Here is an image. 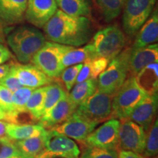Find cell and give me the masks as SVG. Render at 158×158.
<instances>
[{
    "instance_id": "1",
    "label": "cell",
    "mask_w": 158,
    "mask_h": 158,
    "mask_svg": "<svg viewBox=\"0 0 158 158\" xmlns=\"http://www.w3.org/2000/svg\"><path fill=\"white\" fill-rule=\"evenodd\" d=\"M51 42L77 47L86 44L92 37V23L87 17H73L58 9L43 27Z\"/></svg>"
},
{
    "instance_id": "2",
    "label": "cell",
    "mask_w": 158,
    "mask_h": 158,
    "mask_svg": "<svg viewBox=\"0 0 158 158\" xmlns=\"http://www.w3.org/2000/svg\"><path fill=\"white\" fill-rule=\"evenodd\" d=\"M6 40L19 62L27 64L45 44V37L37 29L21 26L10 32Z\"/></svg>"
},
{
    "instance_id": "3",
    "label": "cell",
    "mask_w": 158,
    "mask_h": 158,
    "mask_svg": "<svg viewBox=\"0 0 158 158\" xmlns=\"http://www.w3.org/2000/svg\"><path fill=\"white\" fill-rule=\"evenodd\" d=\"M131 48L122 50L110 61L103 72L97 78V89L103 93L115 94L128 76V62Z\"/></svg>"
},
{
    "instance_id": "4",
    "label": "cell",
    "mask_w": 158,
    "mask_h": 158,
    "mask_svg": "<svg viewBox=\"0 0 158 158\" xmlns=\"http://www.w3.org/2000/svg\"><path fill=\"white\" fill-rule=\"evenodd\" d=\"M89 43L93 59L102 57L110 61L123 50L126 38L119 27L110 25L98 31Z\"/></svg>"
},
{
    "instance_id": "5",
    "label": "cell",
    "mask_w": 158,
    "mask_h": 158,
    "mask_svg": "<svg viewBox=\"0 0 158 158\" xmlns=\"http://www.w3.org/2000/svg\"><path fill=\"white\" fill-rule=\"evenodd\" d=\"M75 47L45 41V44L37 51L31 62L42 72L51 78L60 76L64 68L62 64L63 56Z\"/></svg>"
},
{
    "instance_id": "6",
    "label": "cell",
    "mask_w": 158,
    "mask_h": 158,
    "mask_svg": "<svg viewBox=\"0 0 158 158\" xmlns=\"http://www.w3.org/2000/svg\"><path fill=\"white\" fill-rule=\"evenodd\" d=\"M146 95L136 84L135 78L129 77L114 94L110 118H128Z\"/></svg>"
},
{
    "instance_id": "7",
    "label": "cell",
    "mask_w": 158,
    "mask_h": 158,
    "mask_svg": "<svg viewBox=\"0 0 158 158\" xmlns=\"http://www.w3.org/2000/svg\"><path fill=\"white\" fill-rule=\"evenodd\" d=\"M157 0H124L123 28L129 36H133L151 15Z\"/></svg>"
},
{
    "instance_id": "8",
    "label": "cell",
    "mask_w": 158,
    "mask_h": 158,
    "mask_svg": "<svg viewBox=\"0 0 158 158\" xmlns=\"http://www.w3.org/2000/svg\"><path fill=\"white\" fill-rule=\"evenodd\" d=\"M114 96L97 89L79 105L76 111L97 124L107 121L111 116Z\"/></svg>"
},
{
    "instance_id": "9",
    "label": "cell",
    "mask_w": 158,
    "mask_h": 158,
    "mask_svg": "<svg viewBox=\"0 0 158 158\" xmlns=\"http://www.w3.org/2000/svg\"><path fill=\"white\" fill-rule=\"evenodd\" d=\"M118 146L120 150L130 151L137 154L143 152L147 141V133L139 124L129 118L119 119Z\"/></svg>"
},
{
    "instance_id": "10",
    "label": "cell",
    "mask_w": 158,
    "mask_h": 158,
    "mask_svg": "<svg viewBox=\"0 0 158 158\" xmlns=\"http://www.w3.org/2000/svg\"><path fill=\"white\" fill-rule=\"evenodd\" d=\"M80 149L76 142L63 134L48 130L44 151L38 157L43 158H78Z\"/></svg>"
},
{
    "instance_id": "11",
    "label": "cell",
    "mask_w": 158,
    "mask_h": 158,
    "mask_svg": "<svg viewBox=\"0 0 158 158\" xmlns=\"http://www.w3.org/2000/svg\"><path fill=\"white\" fill-rule=\"evenodd\" d=\"M119 120L110 118L94 130L84 141L86 147H97L116 149L119 152L118 129Z\"/></svg>"
},
{
    "instance_id": "12",
    "label": "cell",
    "mask_w": 158,
    "mask_h": 158,
    "mask_svg": "<svg viewBox=\"0 0 158 158\" xmlns=\"http://www.w3.org/2000/svg\"><path fill=\"white\" fill-rule=\"evenodd\" d=\"M98 124L75 111L68 119L51 130L78 142H84Z\"/></svg>"
},
{
    "instance_id": "13",
    "label": "cell",
    "mask_w": 158,
    "mask_h": 158,
    "mask_svg": "<svg viewBox=\"0 0 158 158\" xmlns=\"http://www.w3.org/2000/svg\"><path fill=\"white\" fill-rule=\"evenodd\" d=\"M57 10L56 0H28L25 19L37 28H43Z\"/></svg>"
},
{
    "instance_id": "14",
    "label": "cell",
    "mask_w": 158,
    "mask_h": 158,
    "mask_svg": "<svg viewBox=\"0 0 158 158\" xmlns=\"http://www.w3.org/2000/svg\"><path fill=\"white\" fill-rule=\"evenodd\" d=\"M13 68L20 84L23 86L37 89L54 81V78L46 76L33 64L14 63Z\"/></svg>"
},
{
    "instance_id": "15",
    "label": "cell",
    "mask_w": 158,
    "mask_h": 158,
    "mask_svg": "<svg viewBox=\"0 0 158 158\" xmlns=\"http://www.w3.org/2000/svg\"><path fill=\"white\" fill-rule=\"evenodd\" d=\"M157 94L145 96L128 118L139 124L146 132L149 131L155 120L157 110Z\"/></svg>"
},
{
    "instance_id": "16",
    "label": "cell",
    "mask_w": 158,
    "mask_h": 158,
    "mask_svg": "<svg viewBox=\"0 0 158 158\" xmlns=\"http://www.w3.org/2000/svg\"><path fill=\"white\" fill-rule=\"evenodd\" d=\"M157 62V43H153L135 50L131 49L128 62V76H130V77H135L144 67Z\"/></svg>"
},
{
    "instance_id": "17",
    "label": "cell",
    "mask_w": 158,
    "mask_h": 158,
    "mask_svg": "<svg viewBox=\"0 0 158 158\" xmlns=\"http://www.w3.org/2000/svg\"><path fill=\"white\" fill-rule=\"evenodd\" d=\"M77 106L70 100L68 94L62 98L48 113L40 119V124L45 129H51L62 123L76 111Z\"/></svg>"
},
{
    "instance_id": "18",
    "label": "cell",
    "mask_w": 158,
    "mask_h": 158,
    "mask_svg": "<svg viewBox=\"0 0 158 158\" xmlns=\"http://www.w3.org/2000/svg\"><path fill=\"white\" fill-rule=\"evenodd\" d=\"M28 0H0V19L6 26L23 22Z\"/></svg>"
},
{
    "instance_id": "19",
    "label": "cell",
    "mask_w": 158,
    "mask_h": 158,
    "mask_svg": "<svg viewBox=\"0 0 158 158\" xmlns=\"http://www.w3.org/2000/svg\"><path fill=\"white\" fill-rule=\"evenodd\" d=\"M158 40V13L156 9L138 31L132 50L141 48L147 45L157 43Z\"/></svg>"
},
{
    "instance_id": "20",
    "label": "cell",
    "mask_w": 158,
    "mask_h": 158,
    "mask_svg": "<svg viewBox=\"0 0 158 158\" xmlns=\"http://www.w3.org/2000/svg\"><path fill=\"white\" fill-rule=\"evenodd\" d=\"M48 130H45L39 135L15 141L20 156L23 158H36L43 153L45 147Z\"/></svg>"
},
{
    "instance_id": "21",
    "label": "cell",
    "mask_w": 158,
    "mask_h": 158,
    "mask_svg": "<svg viewBox=\"0 0 158 158\" xmlns=\"http://www.w3.org/2000/svg\"><path fill=\"white\" fill-rule=\"evenodd\" d=\"M136 84L148 95L157 94L158 63L147 65L134 77Z\"/></svg>"
},
{
    "instance_id": "22",
    "label": "cell",
    "mask_w": 158,
    "mask_h": 158,
    "mask_svg": "<svg viewBox=\"0 0 158 158\" xmlns=\"http://www.w3.org/2000/svg\"><path fill=\"white\" fill-rule=\"evenodd\" d=\"M44 131L45 129L40 124L8 123L6 135L13 141H19L39 135Z\"/></svg>"
},
{
    "instance_id": "23",
    "label": "cell",
    "mask_w": 158,
    "mask_h": 158,
    "mask_svg": "<svg viewBox=\"0 0 158 158\" xmlns=\"http://www.w3.org/2000/svg\"><path fill=\"white\" fill-rule=\"evenodd\" d=\"M57 7L65 14L73 17H86L90 14L88 0H56Z\"/></svg>"
},
{
    "instance_id": "24",
    "label": "cell",
    "mask_w": 158,
    "mask_h": 158,
    "mask_svg": "<svg viewBox=\"0 0 158 158\" xmlns=\"http://www.w3.org/2000/svg\"><path fill=\"white\" fill-rule=\"evenodd\" d=\"M45 86L35 89L26 105V111L33 119L40 121L43 116Z\"/></svg>"
},
{
    "instance_id": "25",
    "label": "cell",
    "mask_w": 158,
    "mask_h": 158,
    "mask_svg": "<svg viewBox=\"0 0 158 158\" xmlns=\"http://www.w3.org/2000/svg\"><path fill=\"white\" fill-rule=\"evenodd\" d=\"M97 90V79L89 78L76 84L68 97L76 106H78L86 100Z\"/></svg>"
},
{
    "instance_id": "26",
    "label": "cell",
    "mask_w": 158,
    "mask_h": 158,
    "mask_svg": "<svg viewBox=\"0 0 158 158\" xmlns=\"http://www.w3.org/2000/svg\"><path fill=\"white\" fill-rule=\"evenodd\" d=\"M92 49L90 43L79 48H73L63 56L62 64L64 70L68 67L84 63L87 60H92Z\"/></svg>"
},
{
    "instance_id": "27",
    "label": "cell",
    "mask_w": 158,
    "mask_h": 158,
    "mask_svg": "<svg viewBox=\"0 0 158 158\" xmlns=\"http://www.w3.org/2000/svg\"><path fill=\"white\" fill-rule=\"evenodd\" d=\"M35 89L22 86L21 88L13 92L12 96V104L13 108V122L16 124L17 118L22 114L27 113L26 111V105L30 98L31 93Z\"/></svg>"
},
{
    "instance_id": "28",
    "label": "cell",
    "mask_w": 158,
    "mask_h": 158,
    "mask_svg": "<svg viewBox=\"0 0 158 158\" xmlns=\"http://www.w3.org/2000/svg\"><path fill=\"white\" fill-rule=\"evenodd\" d=\"M94 2L105 21L110 22L121 14L124 0H94Z\"/></svg>"
},
{
    "instance_id": "29",
    "label": "cell",
    "mask_w": 158,
    "mask_h": 158,
    "mask_svg": "<svg viewBox=\"0 0 158 158\" xmlns=\"http://www.w3.org/2000/svg\"><path fill=\"white\" fill-rule=\"evenodd\" d=\"M68 94L66 90L59 84L51 83L50 84L46 85L44 107H43V116L48 113Z\"/></svg>"
},
{
    "instance_id": "30",
    "label": "cell",
    "mask_w": 158,
    "mask_h": 158,
    "mask_svg": "<svg viewBox=\"0 0 158 158\" xmlns=\"http://www.w3.org/2000/svg\"><path fill=\"white\" fill-rule=\"evenodd\" d=\"M149 132L147 136L146 147L143 152L146 158L155 157L158 153V121L157 118L154 121L149 128Z\"/></svg>"
},
{
    "instance_id": "31",
    "label": "cell",
    "mask_w": 158,
    "mask_h": 158,
    "mask_svg": "<svg viewBox=\"0 0 158 158\" xmlns=\"http://www.w3.org/2000/svg\"><path fill=\"white\" fill-rule=\"evenodd\" d=\"M118 151L97 147H86L80 158H118Z\"/></svg>"
},
{
    "instance_id": "32",
    "label": "cell",
    "mask_w": 158,
    "mask_h": 158,
    "mask_svg": "<svg viewBox=\"0 0 158 158\" xmlns=\"http://www.w3.org/2000/svg\"><path fill=\"white\" fill-rule=\"evenodd\" d=\"M84 63L78 64L66 68L60 75L61 79L64 83L67 91H70L76 84V80L78 74L82 68Z\"/></svg>"
},
{
    "instance_id": "33",
    "label": "cell",
    "mask_w": 158,
    "mask_h": 158,
    "mask_svg": "<svg viewBox=\"0 0 158 158\" xmlns=\"http://www.w3.org/2000/svg\"><path fill=\"white\" fill-rule=\"evenodd\" d=\"M20 155L15 141L7 135L0 138V158H12Z\"/></svg>"
},
{
    "instance_id": "34",
    "label": "cell",
    "mask_w": 158,
    "mask_h": 158,
    "mask_svg": "<svg viewBox=\"0 0 158 158\" xmlns=\"http://www.w3.org/2000/svg\"><path fill=\"white\" fill-rule=\"evenodd\" d=\"M12 96L13 92L10 90L0 85V108L8 114L10 117L9 123L13 122V108L12 104Z\"/></svg>"
},
{
    "instance_id": "35",
    "label": "cell",
    "mask_w": 158,
    "mask_h": 158,
    "mask_svg": "<svg viewBox=\"0 0 158 158\" xmlns=\"http://www.w3.org/2000/svg\"><path fill=\"white\" fill-rule=\"evenodd\" d=\"M13 64H14V62L12 63L8 73L6 75L5 78H3L0 81V85L4 86V87L8 89L12 92H15V91L23 86L22 85L20 84L19 79H18L16 75H15Z\"/></svg>"
},
{
    "instance_id": "36",
    "label": "cell",
    "mask_w": 158,
    "mask_h": 158,
    "mask_svg": "<svg viewBox=\"0 0 158 158\" xmlns=\"http://www.w3.org/2000/svg\"><path fill=\"white\" fill-rule=\"evenodd\" d=\"M110 60L106 58H96L90 61L91 78L97 79L101 73L106 70L109 64Z\"/></svg>"
},
{
    "instance_id": "37",
    "label": "cell",
    "mask_w": 158,
    "mask_h": 158,
    "mask_svg": "<svg viewBox=\"0 0 158 158\" xmlns=\"http://www.w3.org/2000/svg\"><path fill=\"white\" fill-rule=\"evenodd\" d=\"M90 61L91 60H87L84 63L82 68L81 69L80 72H79L76 78V84H78V83L83 82L87 79L91 78Z\"/></svg>"
},
{
    "instance_id": "38",
    "label": "cell",
    "mask_w": 158,
    "mask_h": 158,
    "mask_svg": "<svg viewBox=\"0 0 158 158\" xmlns=\"http://www.w3.org/2000/svg\"><path fill=\"white\" fill-rule=\"evenodd\" d=\"M13 58V54L5 44L0 43V64H5Z\"/></svg>"
},
{
    "instance_id": "39",
    "label": "cell",
    "mask_w": 158,
    "mask_h": 158,
    "mask_svg": "<svg viewBox=\"0 0 158 158\" xmlns=\"http://www.w3.org/2000/svg\"><path fill=\"white\" fill-rule=\"evenodd\" d=\"M118 158H146L141 154H137L130 151H125V150H120L118 152Z\"/></svg>"
},
{
    "instance_id": "40",
    "label": "cell",
    "mask_w": 158,
    "mask_h": 158,
    "mask_svg": "<svg viewBox=\"0 0 158 158\" xmlns=\"http://www.w3.org/2000/svg\"><path fill=\"white\" fill-rule=\"evenodd\" d=\"M12 63L13 62H10L8 64H0V81L3 78H5L6 75L8 73Z\"/></svg>"
},
{
    "instance_id": "41",
    "label": "cell",
    "mask_w": 158,
    "mask_h": 158,
    "mask_svg": "<svg viewBox=\"0 0 158 158\" xmlns=\"http://www.w3.org/2000/svg\"><path fill=\"white\" fill-rule=\"evenodd\" d=\"M6 25L0 19V43L5 44L6 42V31H5Z\"/></svg>"
},
{
    "instance_id": "42",
    "label": "cell",
    "mask_w": 158,
    "mask_h": 158,
    "mask_svg": "<svg viewBox=\"0 0 158 158\" xmlns=\"http://www.w3.org/2000/svg\"><path fill=\"white\" fill-rule=\"evenodd\" d=\"M9 122L4 120H0V138L6 136V131H7V127Z\"/></svg>"
},
{
    "instance_id": "43",
    "label": "cell",
    "mask_w": 158,
    "mask_h": 158,
    "mask_svg": "<svg viewBox=\"0 0 158 158\" xmlns=\"http://www.w3.org/2000/svg\"><path fill=\"white\" fill-rule=\"evenodd\" d=\"M9 115L5 110H4L2 108H0V120H4V121H7L9 122Z\"/></svg>"
},
{
    "instance_id": "44",
    "label": "cell",
    "mask_w": 158,
    "mask_h": 158,
    "mask_svg": "<svg viewBox=\"0 0 158 158\" xmlns=\"http://www.w3.org/2000/svg\"><path fill=\"white\" fill-rule=\"evenodd\" d=\"M12 158H23V157H21V156L18 155V156H15V157H12Z\"/></svg>"
},
{
    "instance_id": "45",
    "label": "cell",
    "mask_w": 158,
    "mask_h": 158,
    "mask_svg": "<svg viewBox=\"0 0 158 158\" xmlns=\"http://www.w3.org/2000/svg\"><path fill=\"white\" fill-rule=\"evenodd\" d=\"M36 158H43V157H36Z\"/></svg>"
}]
</instances>
